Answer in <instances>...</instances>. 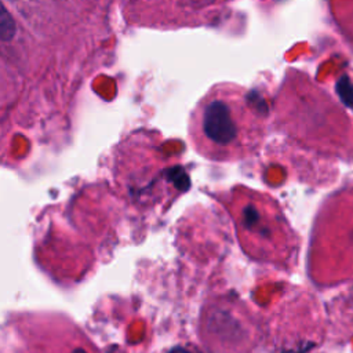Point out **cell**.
Returning a JSON list of instances; mask_svg holds the SVG:
<instances>
[{
	"mask_svg": "<svg viewBox=\"0 0 353 353\" xmlns=\"http://www.w3.org/2000/svg\"><path fill=\"white\" fill-rule=\"evenodd\" d=\"M73 353H87L85 350H83V349H74L73 350Z\"/></svg>",
	"mask_w": 353,
	"mask_h": 353,
	"instance_id": "3",
	"label": "cell"
},
{
	"mask_svg": "<svg viewBox=\"0 0 353 353\" xmlns=\"http://www.w3.org/2000/svg\"><path fill=\"white\" fill-rule=\"evenodd\" d=\"M262 110L259 99L250 90L233 83L215 84L192 110V143L203 156L214 160L244 157L262 141Z\"/></svg>",
	"mask_w": 353,
	"mask_h": 353,
	"instance_id": "1",
	"label": "cell"
},
{
	"mask_svg": "<svg viewBox=\"0 0 353 353\" xmlns=\"http://www.w3.org/2000/svg\"><path fill=\"white\" fill-rule=\"evenodd\" d=\"M15 22L4 4L0 1V40L1 41H10L15 36Z\"/></svg>",
	"mask_w": 353,
	"mask_h": 353,
	"instance_id": "2",
	"label": "cell"
}]
</instances>
